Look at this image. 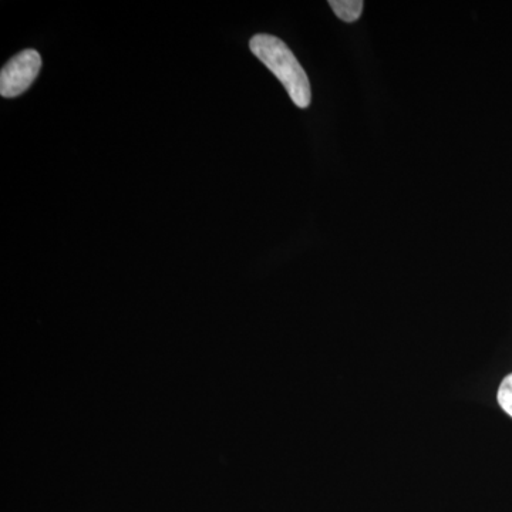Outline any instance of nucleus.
Listing matches in <instances>:
<instances>
[{
	"label": "nucleus",
	"mask_w": 512,
	"mask_h": 512,
	"mask_svg": "<svg viewBox=\"0 0 512 512\" xmlns=\"http://www.w3.org/2000/svg\"><path fill=\"white\" fill-rule=\"evenodd\" d=\"M249 49L275 74L299 109H306L312 101L311 83L301 63L281 39L272 35H256Z\"/></svg>",
	"instance_id": "obj_1"
},
{
	"label": "nucleus",
	"mask_w": 512,
	"mask_h": 512,
	"mask_svg": "<svg viewBox=\"0 0 512 512\" xmlns=\"http://www.w3.org/2000/svg\"><path fill=\"white\" fill-rule=\"evenodd\" d=\"M42 69V57L36 50L28 49L13 56L0 72V94L6 99L26 92Z\"/></svg>",
	"instance_id": "obj_2"
},
{
	"label": "nucleus",
	"mask_w": 512,
	"mask_h": 512,
	"mask_svg": "<svg viewBox=\"0 0 512 512\" xmlns=\"http://www.w3.org/2000/svg\"><path fill=\"white\" fill-rule=\"evenodd\" d=\"M329 5L340 20L353 23L362 15L365 3L362 0H330Z\"/></svg>",
	"instance_id": "obj_3"
},
{
	"label": "nucleus",
	"mask_w": 512,
	"mask_h": 512,
	"mask_svg": "<svg viewBox=\"0 0 512 512\" xmlns=\"http://www.w3.org/2000/svg\"><path fill=\"white\" fill-rule=\"evenodd\" d=\"M498 403L508 416L512 417V375L505 377L498 390Z\"/></svg>",
	"instance_id": "obj_4"
}]
</instances>
